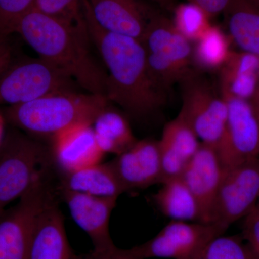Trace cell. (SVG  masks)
<instances>
[{
	"mask_svg": "<svg viewBox=\"0 0 259 259\" xmlns=\"http://www.w3.org/2000/svg\"><path fill=\"white\" fill-rule=\"evenodd\" d=\"M85 23L92 42L107 71L106 97L131 117L144 119L165 106L168 95L153 81L142 42L134 37L107 31L94 19L83 0Z\"/></svg>",
	"mask_w": 259,
	"mask_h": 259,
	"instance_id": "6da1fadb",
	"label": "cell"
},
{
	"mask_svg": "<svg viewBox=\"0 0 259 259\" xmlns=\"http://www.w3.org/2000/svg\"><path fill=\"white\" fill-rule=\"evenodd\" d=\"M17 33L39 58L62 71L80 89L106 97L107 72L93 55L85 21L71 23L31 10L19 23Z\"/></svg>",
	"mask_w": 259,
	"mask_h": 259,
	"instance_id": "7a4b0ae2",
	"label": "cell"
},
{
	"mask_svg": "<svg viewBox=\"0 0 259 259\" xmlns=\"http://www.w3.org/2000/svg\"><path fill=\"white\" fill-rule=\"evenodd\" d=\"M110 102L103 95L79 91L51 94L10 106L8 120L26 132L54 136L77 124H91Z\"/></svg>",
	"mask_w": 259,
	"mask_h": 259,
	"instance_id": "3957f363",
	"label": "cell"
},
{
	"mask_svg": "<svg viewBox=\"0 0 259 259\" xmlns=\"http://www.w3.org/2000/svg\"><path fill=\"white\" fill-rule=\"evenodd\" d=\"M141 42L150 75L167 95L194 71L192 42L177 31L171 20L161 13L153 14Z\"/></svg>",
	"mask_w": 259,
	"mask_h": 259,
	"instance_id": "277c9868",
	"label": "cell"
},
{
	"mask_svg": "<svg viewBox=\"0 0 259 259\" xmlns=\"http://www.w3.org/2000/svg\"><path fill=\"white\" fill-rule=\"evenodd\" d=\"M47 150L17 130H10L0 144V214L7 206L46 177Z\"/></svg>",
	"mask_w": 259,
	"mask_h": 259,
	"instance_id": "5b68a950",
	"label": "cell"
},
{
	"mask_svg": "<svg viewBox=\"0 0 259 259\" xmlns=\"http://www.w3.org/2000/svg\"><path fill=\"white\" fill-rule=\"evenodd\" d=\"M79 88L71 78L39 57L14 63L7 60L0 67V104L13 106Z\"/></svg>",
	"mask_w": 259,
	"mask_h": 259,
	"instance_id": "8992f818",
	"label": "cell"
},
{
	"mask_svg": "<svg viewBox=\"0 0 259 259\" xmlns=\"http://www.w3.org/2000/svg\"><path fill=\"white\" fill-rule=\"evenodd\" d=\"M180 85L182 107L178 116L193 130L202 144L217 148L228 115L221 91L195 69Z\"/></svg>",
	"mask_w": 259,
	"mask_h": 259,
	"instance_id": "52a82bcc",
	"label": "cell"
},
{
	"mask_svg": "<svg viewBox=\"0 0 259 259\" xmlns=\"http://www.w3.org/2000/svg\"><path fill=\"white\" fill-rule=\"evenodd\" d=\"M47 177L0 214V259H28L37 218L55 199Z\"/></svg>",
	"mask_w": 259,
	"mask_h": 259,
	"instance_id": "ba28073f",
	"label": "cell"
},
{
	"mask_svg": "<svg viewBox=\"0 0 259 259\" xmlns=\"http://www.w3.org/2000/svg\"><path fill=\"white\" fill-rule=\"evenodd\" d=\"M259 158L232 168H224L212 214V224L226 231L258 204Z\"/></svg>",
	"mask_w": 259,
	"mask_h": 259,
	"instance_id": "9c48e42d",
	"label": "cell"
},
{
	"mask_svg": "<svg viewBox=\"0 0 259 259\" xmlns=\"http://www.w3.org/2000/svg\"><path fill=\"white\" fill-rule=\"evenodd\" d=\"M228 107L226 127L217 148L224 168L259 158V122L248 100L221 94Z\"/></svg>",
	"mask_w": 259,
	"mask_h": 259,
	"instance_id": "30bf717a",
	"label": "cell"
},
{
	"mask_svg": "<svg viewBox=\"0 0 259 259\" xmlns=\"http://www.w3.org/2000/svg\"><path fill=\"white\" fill-rule=\"evenodd\" d=\"M225 232L214 224L172 220L152 239L136 247L144 259H192Z\"/></svg>",
	"mask_w": 259,
	"mask_h": 259,
	"instance_id": "8fae6325",
	"label": "cell"
},
{
	"mask_svg": "<svg viewBox=\"0 0 259 259\" xmlns=\"http://www.w3.org/2000/svg\"><path fill=\"white\" fill-rule=\"evenodd\" d=\"M75 223L91 239L94 252L115 246L110 233V221L117 198L98 197L59 188Z\"/></svg>",
	"mask_w": 259,
	"mask_h": 259,
	"instance_id": "7c38bea8",
	"label": "cell"
},
{
	"mask_svg": "<svg viewBox=\"0 0 259 259\" xmlns=\"http://www.w3.org/2000/svg\"><path fill=\"white\" fill-rule=\"evenodd\" d=\"M224 167L217 149L201 143L182 175L198 203L200 223L212 224V214Z\"/></svg>",
	"mask_w": 259,
	"mask_h": 259,
	"instance_id": "4fadbf2b",
	"label": "cell"
},
{
	"mask_svg": "<svg viewBox=\"0 0 259 259\" xmlns=\"http://www.w3.org/2000/svg\"><path fill=\"white\" fill-rule=\"evenodd\" d=\"M97 23L107 31L141 42L156 11L139 0H87Z\"/></svg>",
	"mask_w": 259,
	"mask_h": 259,
	"instance_id": "5bb4252c",
	"label": "cell"
},
{
	"mask_svg": "<svg viewBox=\"0 0 259 259\" xmlns=\"http://www.w3.org/2000/svg\"><path fill=\"white\" fill-rule=\"evenodd\" d=\"M110 162L126 192L161 184L162 168L158 141H137Z\"/></svg>",
	"mask_w": 259,
	"mask_h": 259,
	"instance_id": "9a60e30c",
	"label": "cell"
},
{
	"mask_svg": "<svg viewBox=\"0 0 259 259\" xmlns=\"http://www.w3.org/2000/svg\"><path fill=\"white\" fill-rule=\"evenodd\" d=\"M53 138V156L64 174L100 163L105 156L91 124H77Z\"/></svg>",
	"mask_w": 259,
	"mask_h": 259,
	"instance_id": "2e32d148",
	"label": "cell"
},
{
	"mask_svg": "<svg viewBox=\"0 0 259 259\" xmlns=\"http://www.w3.org/2000/svg\"><path fill=\"white\" fill-rule=\"evenodd\" d=\"M158 141L162 168L161 184L182 176L201 144L193 130L180 116L166 124Z\"/></svg>",
	"mask_w": 259,
	"mask_h": 259,
	"instance_id": "e0dca14e",
	"label": "cell"
},
{
	"mask_svg": "<svg viewBox=\"0 0 259 259\" xmlns=\"http://www.w3.org/2000/svg\"><path fill=\"white\" fill-rule=\"evenodd\" d=\"M64 220L56 199L37 218L28 259H73Z\"/></svg>",
	"mask_w": 259,
	"mask_h": 259,
	"instance_id": "ac0fdd59",
	"label": "cell"
},
{
	"mask_svg": "<svg viewBox=\"0 0 259 259\" xmlns=\"http://www.w3.org/2000/svg\"><path fill=\"white\" fill-rule=\"evenodd\" d=\"M59 188L95 197L115 198L126 192L111 162L64 174Z\"/></svg>",
	"mask_w": 259,
	"mask_h": 259,
	"instance_id": "d6986e66",
	"label": "cell"
},
{
	"mask_svg": "<svg viewBox=\"0 0 259 259\" xmlns=\"http://www.w3.org/2000/svg\"><path fill=\"white\" fill-rule=\"evenodd\" d=\"M223 14L231 40L241 51L259 56V5L252 0H231Z\"/></svg>",
	"mask_w": 259,
	"mask_h": 259,
	"instance_id": "ffe728a7",
	"label": "cell"
},
{
	"mask_svg": "<svg viewBox=\"0 0 259 259\" xmlns=\"http://www.w3.org/2000/svg\"><path fill=\"white\" fill-rule=\"evenodd\" d=\"M154 195L159 210L173 221L200 223L197 201L182 177L164 181Z\"/></svg>",
	"mask_w": 259,
	"mask_h": 259,
	"instance_id": "44dd1931",
	"label": "cell"
},
{
	"mask_svg": "<svg viewBox=\"0 0 259 259\" xmlns=\"http://www.w3.org/2000/svg\"><path fill=\"white\" fill-rule=\"evenodd\" d=\"M93 128L97 144L105 154L118 156L137 142L127 119L108 106L97 116Z\"/></svg>",
	"mask_w": 259,
	"mask_h": 259,
	"instance_id": "7402d4cb",
	"label": "cell"
},
{
	"mask_svg": "<svg viewBox=\"0 0 259 259\" xmlns=\"http://www.w3.org/2000/svg\"><path fill=\"white\" fill-rule=\"evenodd\" d=\"M230 42L231 39L222 29L211 25L207 32L194 42L193 64L202 70L219 71L231 53Z\"/></svg>",
	"mask_w": 259,
	"mask_h": 259,
	"instance_id": "603a6c76",
	"label": "cell"
},
{
	"mask_svg": "<svg viewBox=\"0 0 259 259\" xmlns=\"http://www.w3.org/2000/svg\"><path fill=\"white\" fill-rule=\"evenodd\" d=\"M174 26L191 42H195L210 28V18L198 5L186 3L177 5L173 10Z\"/></svg>",
	"mask_w": 259,
	"mask_h": 259,
	"instance_id": "cb8c5ba5",
	"label": "cell"
},
{
	"mask_svg": "<svg viewBox=\"0 0 259 259\" xmlns=\"http://www.w3.org/2000/svg\"><path fill=\"white\" fill-rule=\"evenodd\" d=\"M192 259H257L239 236H218Z\"/></svg>",
	"mask_w": 259,
	"mask_h": 259,
	"instance_id": "d4e9b609",
	"label": "cell"
},
{
	"mask_svg": "<svg viewBox=\"0 0 259 259\" xmlns=\"http://www.w3.org/2000/svg\"><path fill=\"white\" fill-rule=\"evenodd\" d=\"M220 71L219 89L221 94L250 101L258 84V72L222 67Z\"/></svg>",
	"mask_w": 259,
	"mask_h": 259,
	"instance_id": "484cf974",
	"label": "cell"
},
{
	"mask_svg": "<svg viewBox=\"0 0 259 259\" xmlns=\"http://www.w3.org/2000/svg\"><path fill=\"white\" fill-rule=\"evenodd\" d=\"M35 0H0V48L17 32L19 23L32 9Z\"/></svg>",
	"mask_w": 259,
	"mask_h": 259,
	"instance_id": "4316f807",
	"label": "cell"
},
{
	"mask_svg": "<svg viewBox=\"0 0 259 259\" xmlns=\"http://www.w3.org/2000/svg\"><path fill=\"white\" fill-rule=\"evenodd\" d=\"M82 3L83 0H35L32 10L69 23L82 24Z\"/></svg>",
	"mask_w": 259,
	"mask_h": 259,
	"instance_id": "83f0119b",
	"label": "cell"
},
{
	"mask_svg": "<svg viewBox=\"0 0 259 259\" xmlns=\"http://www.w3.org/2000/svg\"><path fill=\"white\" fill-rule=\"evenodd\" d=\"M255 258L259 259V206L245 216L243 223V236Z\"/></svg>",
	"mask_w": 259,
	"mask_h": 259,
	"instance_id": "f1b7e54d",
	"label": "cell"
},
{
	"mask_svg": "<svg viewBox=\"0 0 259 259\" xmlns=\"http://www.w3.org/2000/svg\"><path fill=\"white\" fill-rule=\"evenodd\" d=\"M73 259H144L140 254L137 247L130 249H121L114 247L103 252H92L86 255H74Z\"/></svg>",
	"mask_w": 259,
	"mask_h": 259,
	"instance_id": "f546056e",
	"label": "cell"
},
{
	"mask_svg": "<svg viewBox=\"0 0 259 259\" xmlns=\"http://www.w3.org/2000/svg\"><path fill=\"white\" fill-rule=\"evenodd\" d=\"M186 1L198 5L207 13L209 18H212L224 13L231 0H186Z\"/></svg>",
	"mask_w": 259,
	"mask_h": 259,
	"instance_id": "4dcf8cb0",
	"label": "cell"
},
{
	"mask_svg": "<svg viewBox=\"0 0 259 259\" xmlns=\"http://www.w3.org/2000/svg\"><path fill=\"white\" fill-rule=\"evenodd\" d=\"M152 1L157 3L162 8L168 10H171V11H173L174 8L177 5H175V0H152Z\"/></svg>",
	"mask_w": 259,
	"mask_h": 259,
	"instance_id": "1f68e13d",
	"label": "cell"
},
{
	"mask_svg": "<svg viewBox=\"0 0 259 259\" xmlns=\"http://www.w3.org/2000/svg\"><path fill=\"white\" fill-rule=\"evenodd\" d=\"M4 120L3 117L0 115V144L4 137Z\"/></svg>",
	"mask_w": 259,
	"mask_h": 259,
	"instance_id": "d6a6232c",
	"label": "cell"
},
{
	"mask_svg": "<svg viewBox=\"0 0 259 259\" xmlns=\"http://www.w3.org/2000/svg\"><path fill=\"white\" fill-rule=\"evenodd\" d=\"M253 107H254L255 112H256L257 117H258V122H259V105H253Z\"/></svg>",
	"mask_w": 259,
	"mask_h": 259,
	"instance_id": "836d02e7",
	"label": "cell"
},
{
	"mask_svg": "<svg viewBox=\"0 0 259 259\" xmlns=\"http://www.w3.org/2000/svg\"><path fill=\"white\" fill-rule=\"evenodd\" d=\"M252 1L254 2L255 3L259 5V0H252Z\"/></svg>",
	"mask_w": 259,
	"mask_h": 259,
	"instance_id": "e575fe53",
	"label": "cell"
},
{
	"mask_svg": "<svg viewBox=\"0 0 259 259\" xmlns=\"http://www.w3.org/2000/svg\"><path fill=\"white\" fill-rule=\"evenodd\" d=\"M257 205L259 206V199H258V204H257Z\"/></svg>",
	"mask_w": 259,
	"mask_h": 259,
	"instance_id": "d590c367",
	"label": "cell"
}]
</instances>
